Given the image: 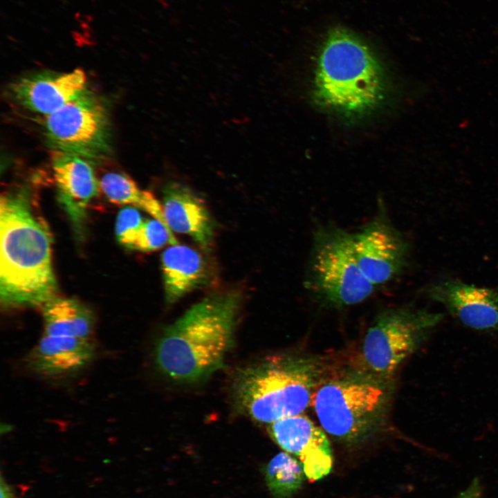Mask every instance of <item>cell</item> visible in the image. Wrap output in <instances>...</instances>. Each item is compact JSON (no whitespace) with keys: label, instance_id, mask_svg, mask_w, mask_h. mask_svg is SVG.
Instances as JSON below:
<instances>
[{"label":"cell","instance_id":"6da1fadb","mask_svg":"<svg viewBox=\"0 0 498 498\" xmlns=\"http://www.w3.org/2000/svg\"><path fill=\"white\" fill-rule=\"evenodd\" d=\"M28 187L0 199V299L5 308L42 306L55 297L53 237Z\"/></svg>","mask_w":498,"mask_h":498},{"label":"cell","instance_id":"7a4b0ae2","mask_svg":"<svg viewBox=\"0 0 498 498\" xmlns=\"http://www.w3.org/2000/svg\"><path fill=\"white\" fill-rule=\"evenodd\" d=\"M241 304L237 290L216 293L192 306L156 342L157 368L172 380L190 383L223 366L232 348Z\"/></svg>","mask_w":498,"mask_h":498},{"label":"cell","instance_id":"3957f363","mask_svg":"<svg viewBox=\"0 0 498 498\" xmlns=\"http://www.w3.org/2000/svg\"><path fill=\"white\" fill-rule=\"evenodd\" d=\"M385 93L384 73L371 50L349 30L332 28L317 57L315 102L344 116L356 117L374 109Z\"/></svg>","mask_w":498,"mask_h":498},{"label":"cell","instance_id":"277c9868","mask_svg":"<svg viewBox=\"0 0 498 498\" xmlns=\"http://www.w3.org/2000/svg\"><path fill=\"white\" fill-rule=\"evenodd\" d=\"M324 378L323 365L315 358L272 356L237 372L232 398L241 413L270 425L302 414Z\"/></svg>","mask_w":498,"mask_h":498},{"label":"cell","instance_id":"5b68a950","mask_svg":"<svg viewBox=\"0 0 498 498\" xmlns=\"http://www.w3.org/2000/svg\"><path fill=\"white\" fill-rule=\"evenodd\" d=\"M392 384L356 371L324 378L312 403L325 432L347 445L369 439L383 425Z\"/></svg>","mask_w":498,"mask_h":498},{"label":"cell","instance_id":"8992f818","mask_svg":"<svg viewBox=\"0 0 498 498\" xmlns=\"http://www.w3.org/2000/svg\"><path fill=\"white\" fill-rule=\"evenodd\" d=\"M304 286L322 304L333 308L361 303L376 288L358 265L352 234L330 223L313 231Z\"/></svg>","mask_w":498,"mask_h":498},{"label":"cell","instance_id":"52a82bcc","mask_svg":"<svg viewBox=\"0 0 498 498\" xmlns=\"http://www.w3.org/2000/svg\"><path fill=\"white\" fill-rule=\"evenodd\" d=\"M442 315L406 306L380 311L365 335L356 371L391 384L400 365L415 351Z\"/></svg>","mask_w":498,"mask_h":498},{"label":"cell","instance_id":"ba28073f","mask_svg":"<svg viewBox=\"0 0 498 498\" xmlns=\"http://www.w3.org/2000/svg\"><path fill=\"white\" fill-rule=\"evenodd\" d=\"M44 133L52 150L74 154L92 163L111 155L108 110L100 97L88 89L46 116Z\"/></svg>","mask_w":498,"mask_h":498},{"label":"cell","instance_id":"9c48e42d","mask_svg":"<svg viewBox=\"0 0 498 498\" xmlns=\"http://www.w3.org/2000/svg\"><path fill=\"white\" fill-rule=\"evenodd\" d=\"M352 237L358 265L376 288L402 273L407 262L409 244L393 225L384 205H378L376 215Z\"/></svg>","mask_w":498,"mask_h":498},{"label":"cell","instance_id":"30bf717a","mask_svg":"<svg viewBox=\"0 0 498 498\" xmlns=\"http://www.w3.org/2000/svg\"><path fill=\"white\" fill-rule=\"evenodd\" d=\"M51 163L57 201L76 237L81 239L89 205L100 188L93 163L80 156L59 150H52Z\"/></svg>","mask_w":498,"mask_h":498},{"label":"cell","instance_id":"8fae6325","mask_svg":"<svg viewBox=\"0 0 498 498\" xmlns=\"http://www.w3.org/2000/svg\"><path fill=\"white\" fill-rule=\"evenodd\" d=\"M274 441L302 464L306 477L315 481L331 472L333 454L325 432L301 414L286 417L270 424Z\"/></svg>","mask_w":498,"mask_h":498},{"label":"cell","instance_id":"7c38bea8","mask_svg":"<svg viewBox=\"0 0 498 498\" xmlns=\"http://www.w3.org/2000/svg\"><path fill=\"white\" fill-rule=\"evenodd\" d=\"M86 89V75L78 68L68 73L42 71L28 75L12 82L8 91L18 104L47 116Z\"/></svg>","mask_w":498,"mask_h":498},{"label":"cell","instance_id":"4fadbf2b","mask_svg":"<svg viewBox=\"0 0 498 498\" xmlns=\"http://www.w3.org/2000/svg\"><path fill=\"white\" fill-rule=\"evenodd\" d=\"M427 293L465 326L498 330V288L448 279L432 285Z\"/></svg>","mask_w":498,"mask_h":498},{"label":"cell","instance_id":"5bb4252c","mask_svg":"<svg viewBox=\"0 0 498 498\" xmlns=\"http://www.w3.org/2000/svg\"><path fill=\"white\" fill-rule=\"evenodd\" d=\"M163 211L171 231L191 237L207 250L214 240V223L204 201L188 185L167 183L163 190Z\"/></svg>","mask_w":498,"mask_h":498},{"label":"cell","instance_id":"9a60e30c","mask_svg":"<svg viewBox=\"0 0 498 498\" xmlns=\"http://www.w3.org/2000/svg\"><path fill=\"white\" fill-rule=\"evenodd\" d=\"M95 346L91 338L44 335L28 354L26 364L35 374L61 377L82 370L93 358Z\"/></svg>","mask_w":498,"mask_h":498},{"label":"cell","instance_id":"2e32d148","mask_svg":"<svg viewBox=\"0 0 498 498\" xmlns=\"http://www.w3.org/2000/svg\"><path fill=\"white\" fill-rule=\"evenodd\" d=\"M161 269L165 300L170 304L205 286L210 277L203 256L196 250L178 243L164 250Z\"/></svg>","mask_w":498,"mask_h":498},{"label":"cell","instance_id":"e0dca14e","mask_svg":"<svg viewBox=\"0 0 498 498\" xmlns=\"http://www.w3.org/2000/svg\"><path fill=\"white\" fill-rule=\"evenodd\" d=\"M44 335L91 338L94 328L93 312L77 299L53 297L42 306Z\"/></svg>","mask_w":498,"mask_h":498},{"label":"cell","instance_id":"ac0fdd59","mask_svg":"<svg viewBox=\"0 0 498 498\" xmlns=\"http://www.w3.org/2000/svg\"><path fill=\"white\" fill-rule=\"evenodd\" d=\"M99 183L100 189L111 203L141 208L168 228L162 205L150 192L140 190L128 175L109 172L102 176Z\"/></svg>","mask_w":498,"mask_h":498},{"label":"cell","instance_id":"d6986e66","mask_svg":"<svg viewBox=\"0 0 498 498\" xmlns=\"http://www.w3.org/2000/svg\"><path fill=\"white\" fill-rule=\"evenodd\" d=\"M264 472L266 485L275 498L293 497L302 488L306 477L300 462L286 452L272 458Z\"/></svg>","mask_w":498,"mask_h":498},{"label":"cell","instance_id":"ffe728a7","mask_svg":"<svg viewBox=\"0 0 498 498\" xmlns=\"http://www.w3.org/2000/svg\"><path fill=\"white\" fill-rule=\"evenodd\" d=\"M167 242L177 244L172 232L158 220H145L138 235L134 250L152 251L163 247Z\"/></svg>","mask_w":498,"mask_h":498},{"label":"cell","instance_id":"44dd1931","mask_svg":"<svg viewBox=\"0 0 498 498\" xmlns=\"http://www.w3.org/2000/svg\"><path fill=\"white\" fill-rule=\"evenodd\" d=\"M145 221L136 208L127 206L121 209L116 223L118 241L124 247L134 250L138 235Z\"/></svg>","mask_w":498,"mask_h":498},{"label":"cell","instance_id":"7402d4cb","mask_svg":"<svg viewBox=\"0 0 498 498\" xmlns=\"http://www.w3.org/2000/svg\"><path fill=\"white\" fill-rule=\"evenodd\" d=\"M481 486L477 479H475L457 498H480Z\"/></svg>","mask_w":498,"mask_h":498},{"label":"cell","instance_id":"603a6c76","mask_svg":"<svg viewBox=\"0 0 498 498\" xmlns=\"http://www.w3.org/2000/svg\"><path fill=\"white\" fill-rule=\"evenodd\" d=\"M75 19L80 24H88L93 20V17L91 15H82L80 12H77L75 14Z\"/></svg>","mask_w":498,"mask_h":498}]
</instances>
